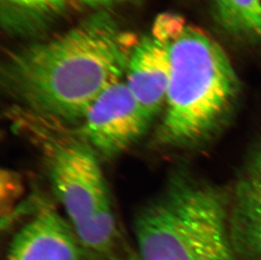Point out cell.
Instances as JSON below:
<instances>
[{"mask_svg": "<svg viewBox=\"0 0 261 260\" xmlns=\"http://www.w3.org/2000/svg\"><path fill=\"white\" fill-rule=\"evenodd\" d=\"M138 41L108 15H95L15 54L4 70V84L32 113L63 123H82L96 99L125 76Z\"/></svg>", "mask_w": 261, "mask_h": 260, "instance_id": "obj_1", "label": "cell"}, {"mask_svg": "<svg viewBox=\"0 0 261 260\" xmlns=\"http://www.w3.org/2000/svg\"><path fill=\"white\" fill-rule=\"evenodd\" d=\"M151 32L165 43L170 61L158 140L168 145L190 142L206 132L229 105L238 86L236 74L219 44L177 15H161Z\"/></svg>", "mask_w": 261, "mask_h": 260, "instance_id": "obj_2", "label": "cell"}, {"mask_svg": "<svg viewBox=\"0 0 261 260\" xmlns=\"http://www.w3.org/2000/svg\"><path fill=\"white\" fill-rule=\"evenodd\" d=\"M135 233L141 260H235L217 194L177 185L144 207Z\"/></svg>", "mask_w": 261, "mask_h": 260, "instance_id": "obj_3", "label": "cell"}, {"mask_svg": "<svg viewBox=\"0 0 261 260\" xmlns=\"http://www.w3.org/2000/svg\"><path fill=\"white\" fill-rule=\"evenodd\" d=\"M50 181L74 232L112 207L96 153L85 141L53 139L46 144Z\"/></svg>", "mask_w": 261, "mask_h": 260, "instance_id": "obj_4", "label": "cell"}, {"mask_svg": "<svg viewBox=\"0 0 261 260\" xmlns=\"http://www.w3.org/2000/svg\"><path fill=\"white\" fill-rule=\"evenodd\" d=\"M151 121L123 79L112 84L89 108L80 135L96 154L114 157L141 139Z\"/></svg>", "mask_w": 261, "mask_h": 260, "instance_id": "obj_5", "label": "cell"}, {"mask_svg": "<svg viewBox=\"0 0 261 260\" xmlns=\"http://www.w3.org/2000/svg\"><path fill=\"white\" fill-rule=\"evenodd\" d=\"M82 253L72 226L44 206L13 238L6 260H81Z\"/></svg>", "mask_w": 261, "mask_h": 260, "instance_id": "obj_6", "label": "cell"}, {"mask_svg": "<svg viewBox=\"0 0 261 260\" xmlns=\"http://www.w3.org/2000/svg\"><path fill=\"white\" fill-rule=\"evenodd\" d=\"M124 77L131 93L152 120L166 105L170 77L168 48L163 40L152 32L139 40Z\"/></svg>", "mask_w": 261, "mask_h": 260, "instance_id": "obj_7", "label": "cell"}, {"mask_svg": "<svg viewBox=\"0 0 261 260\" xmlns=\"http://www.w3.org/2000/svg\"><path fill=\"white\" fill-rule=\"evenodd\" d=\"M235 227L240 252L248 260H261V155L240 185Z\"/></svg>", "mask_w": 261, "mask_h": 260, "instance_id": "obj_8", "label": "cell"}, {"mask_svg": "<svg viewBox=\"0 0 261 260\" xmlns=\"http://www.w3.org/2000/svg\"><path fill=\"white\" fill-rule=\"evenodd\" d=\"M217 20L231 34L261 42V0H213Z\"/></svg>", "mask_w": 261, "mask_h": 260, "instance_id": "obj_9", "label": "cell"}, {"mask_svg": "<svg viewBox=\"0 0 261 260\" xmlns=\"http://www.w3.org/2000/svg\"><path fill=\"white\" fill-rule=\"evenodd\" d=\"M11 5L30 10H53L60 7L64 0H6Z\"/></svg>", "mask_w": 261, "mask_h": 260, "instance_id": "obj_10", "label": "cell"}, {"mask_svg": "<svg viewBox=\"0 0 261 260\" xmlns=\"http://www.w3.org/2000/svg\"><path fill=\"white\" fill-rule=\"evenodd\" d=\"M87 4H93V5H97V4H103V3L111 2L114 0H82Z\"/></svg>", "mask_w": 261, "mask_h": 260, "instance_id": "obj_11", "label": "cell"}, {"mask_svg": "<svg viewBox=\"0 0 261 260\" xmlns=\"http://www.w3.org/2000/svg\"><path fill=\"white\" fill-rule=\"evenodd\" d=\"M122 260H141L140 258V256L138 255V253H130L128 256H126L125 258H123Z\"/></svg>", "mask_w": 261, "mask_h": 260, "instance_id": "obj_12", "label": "cell"}]
</instances>
